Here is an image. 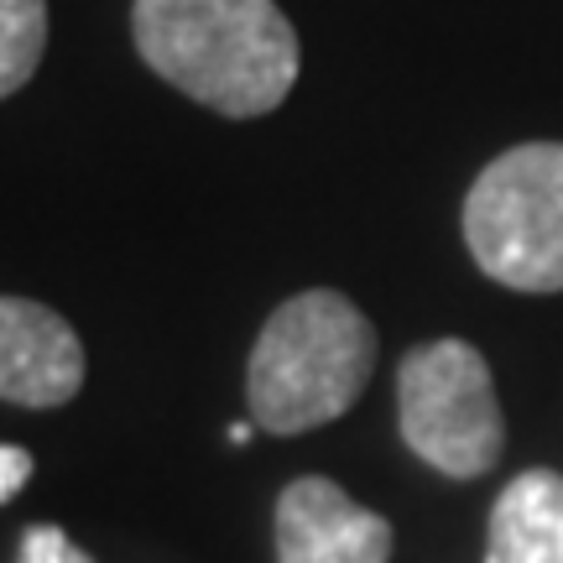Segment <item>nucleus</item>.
I'll return each mask as SVG.
<instances>
[{
	"mask_svg": "<svg viewBox=\"0 0 563 563\" xmlns=\"http://www.w3.org/2000/svg\"><path fill=\"white\" fill-rule=\"evenodd\" d=\"M559 563H563V527H559Z\"/></svg>",
	"mask_w": 563,
	"mask_h": 563,
	"instance_id": "obj_11",
	"label": "nucleus"
},
{
	"mask_svg": "<svg viewBox=\"0 0 563 563\" xmlns=\"http://www.w3.org/2000/svg\"><path fill=\"white\" fill-rule=\"evenodd\" d=\"M464 245L511 292H563V141L511 146L464 194Z\"/></svg>",
	"mask_w": 563,
	"mask_h": 563,
	"instance_id": "obj_3",
	"label": "nucleus"
},
{
	"mask_svg": "<svg viewBox=\"0 0 563 563\" xmlns=\"http://www.w3.org/2000/svg\"><path fill=\"white\" fill-rule=\"evenodd\" d=\"M47 53V0H0V100L37 74Z\"/></svg>",
	"mask_w": 563,
	"mask_h": 563,
	"instance_id": "obj_8",
	"label": "nucleus"
},
{
	"mask_svg": "<svg viewBox=\"0 0 563 563\" xmlns=\"http://www.w3.org/2000/svg\"><path fill=\"white\" fill-rule=\"evenodd\" d=\"M402 443L449 481H481L506 454L501 397L490 365L470 340H433L397 365Z\"/></svg>",
	"mask_w": 563,
	"mask_h": 563,
	"instance_id": "obj_4",
	"label": "nucleus"
},
{
	"mask_svg": "<svg viewBox=\"0 0 563 563\" xmlns=\"http://www.w3.org/2000/svg\"><path fill=\"white\" fill-rule=\"evenodd\" d=\"M131 32L157 79L230 121L277 110L302 68L277 0H136Z\"/></svg>",
	"mask_w": 563,
	"mask_h": 563,
	"instance_id": "obj_1",
	"label": "nucleus"
},
{
	"mask_svg": "<svg viewBox=\"0 0 563 563\" xmlns=\"http://www.w3.org/2000/svg\"><path fill=\"white\" fill-rule=\"evenodd\" d=\"M397 532L329 475H302L277 496V563H391Z\"/></svg>",
	"mask_w": 563,
	"mask_h": 563,
	"instance_id": "obj_5",
	"label": "nucleus"
},
{
	"mask_svg": "<svg viewBox=\"0 0 563 563\" xmlns=\"http://www.w3.org/2000/svg\"><path fill=\"white\" fill-rule=\"evenodd\" d=\"M376 371V329L334 287H308L262 323L245 365V407L262 433L292 439L344 418Z\"/></svg>",
	"mask_w": 563,
	"mask_h": 563,
	"instance_id": "obj_2",
	"label": "nucleus"
},
{
	"mask_svg": "<svg viewBox=\"0 0 563 563\" xmlns=\"http://www.w3.org/2000/svg\"><path fill=\"white\" fill-rule=\"evenodd\" d=\"M84 386V344L74 323L47 302L0 298V402L47 407L74 402Z\"/></svg>",
	"mask_w": 563,
	"mask_h": 563,
	"instance_id": "obj_6",
	"label": "nucleus"
},
{
	"mask_svg": "<svg viewBox=\"0 0 563 563\" xmlns=\"http://www.w3.org/2000/svg\"><path fill=\"white\" fill-rule=\"evenodd\" d=\"M16 563H95V559L68 543V532H63V527H26Z\"/></svg>",
	"mask_w": 563,
	"mask_h": 563,
	"instance_id": "obj_9",
	"label": "nucleus"
},
{
	"mask_svg": "<svg viewBox=\"0 0 563 563\" xmlns=\"http://www.w3.org/2000/svg\"><path fill=\"white\" fill-rule=\"evenodd\" d=\"M32 454L21 449V443H0V506L11 501V496H21V485L32 481Z\"/></svg>",
	"mask_w": 563,
	"mask_h": 563,
	"instance_id": "obj_10",
	"label": "nucleus"
},
{
	"mask_svg": "<svg viewBox=\"0 0 563 563\" xmlns=\"http://www.w3.org/2000/svg\"><path fill=\"white\" fill-rule=\"evenodd\" d=\"M563 527V475L522 470L490 506L485 563H559Z\"/></svg>",
	"mask_w": 563,
	"mask_h": 563,
	"instance_id": "obj_7",
	"label": "nucleus"
}]
</instances>
